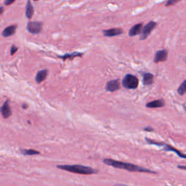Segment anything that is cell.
I'll list each match as a JSON object with an SVG mask.
<instances>
[{
  "mask_svg": "<svg viewBox=\"0 0 186 186\" xmlns=\"http://www.w3.org/2000/svg\"><path fill=\"white\" fill-rule=\"evenodd\" d=\"M103 162L105 165L112 166V167L119 169V170H127L128 172H141V173H151V174H156V172L151 170L148 168L142 167V166L136 165V164L129 163V162H124L117 161L112 159H108L105 158L103 160Z\"/></svg>",
  "mask_w": 186,
  "mask_h": 186,
  "instance_id": "obj_1",
  "label": "cell"
},
{
  "mask_svg": "<svg viewBox=\"0 0 186 186\" xmlns=\"http://www.w3.org/2000/svg\"><path fill=\"white\" fill-rule=\"evenodd\" d=\"M57 168L60 170L84 175L94 174L99 172V171L96 169L91 167V166L81 165V164H60V165H57Z\"/></svg>",
  "mask_w": 186,
  "mask_h": 186,
  "instance_id": "obj_2",
  "label": "cell"
},
{
  "mask_svg": "<svg viewBox=\"0 0 186 186\" xmlns=\"http://www.w3.org/2000/svg\"><path fill=\"white\" fill-rule=\"evenodd\" d=\"M145 140H146V141L147 142H148V144H150V145H154V146H159V147H161V148H163V150L164 151H172V152H174V153H176V155L178 157L182 158V159H186V154H185V153H182L180 151L177 150V148H174V147L171 146V145L166 144V143H165V142L154 141V140L148 139V138H147V137L145 138Z\"/></svg>",
  "mask_w": 186,
  "mask_h": 186,
  "instance_id": "obj_3",
  "label": "cell"
},
{
  "mask_svg": "<svg viewBox=\"0 0 186 186\" xmlns=\"http://www.w3.org/2000/svg\"><path fill=\"white\" fill-rule=\"evenodd\" d=\"M122 86L128 90H135L137 88L139 84V80L135 76L127 74L122 79Z\"/></svg>",
  "mask_w": 186,
  "mask_h": 186,
  "instance_id": "obj_4",
  "label": "cell"
},
{
  "mask_svg": "<svg viewBox=\"0 0 186 186\" xmlns=\"http://www.w3.org/2000/svg\"><path fill=\"white\" fill-rule=\"evenodd\" d=\"M157 23L154 21H150L142 28V33L140 34V40H145L148 38L153 29L156 27Z\"/></svg>",
  "mask_w": 186,
  "mask_h": 186,
  "instance_id": "obj_5",
  "label": "cell"
},
{
  "mask_svg": "<svg viewBox=\"0 0 186 186\" xmlns=\"http://www.w3.org/2000/svg\"><path fill=\"white\" fill-rule=\"evenodd\" d=\"M26 29L31 34H40L42 30V23L37 21H31L28 23Z\"/></svg>",
  "mask_w": 186,
  "mask_h": 186,
  "instance_id": "obj_6",
  "label": "cell"
},
{
  "mask_svg": "<svg viewBox=\"0 0 186 186\" xmlns=\"http://www.w3.org/2000/svg\"><path fill=\"white\" fill-rule=\"evenodd\" d=\"M168 57V51L166 49H161V50L157 51L155 54L153 61L155 63H159L160 62H164L167 60Z\"/></svg>",
  "mask_w": 186,
  "mask_h": 186,
  "instance_id": "obj_7",
  "label": "cell"
},
{
  "mask_svg": "<svg viewBox=\"0 0 186 186\" xmlns=\"http://www.w3.org/2000/svg\"><path fill=\"white\" fill-rule=\"evenodd\" d=\"M120 89V82L119 79L111 80L107 82L106 86H105V90L108 92H116Z\"/></svg>",
  "mask_w": 186,
  "mask_h": 186,
  "instance_id": "obj_8",
  "label": "cell"
},
{
  "mask_svg": "<svg viewBox=\"0 0 186 186\" xmlns=\"http://www.w3.org/2000/svg\"><path fill=\"white\" fill-rule=\"evenodd\" d=\"M0 112L4 119H8L12 115V110L10 106L9 100H6L5 103L0 108Z\"/></svg>",
  "mask_w": 186,
  "mask_h": 186,
  "instance_id": "obj_9",
  "label": "cell"
},
{
  "mask_svg": "<svg viewBox=\"0 0 186 186\" xmlns=\"http://www.w3.org/2000/svg\"><path fill=\"white\" fill-rule=\"evenodd\" d=\"M103 35L107 37H113V36H119L123 33V30L119 28H114V29H111L108 30H104L103 31Z\"/></svg>",
  "mask_w": 186,
  "mask_h": 186,
  "instance_id": "obj_10",
  "label": "cell"
},
{
  "mask_svg": "<svg viewBox=\"0 0 186 186\" xmlns=\"http://www.w3.org/2000/svg\"><path fill=\"white\" fill-rule=\"evenodd\" d=\"M142 28H143L142 23H137V24L133 26L129 31V36H135L141 34Z\"/></svg>",
  "mask_w": 186,
  "mask_h": 186,
  "instance_id": "obj_11",
  "label": "cell"
},
{
  "mask_svg": "<svg viewBox=\"0 0 186 186\" xmlns=\"http://www.w3.org/2000/svg\"><path fill=\"white\" fill-rule=\"evenodd\" d=\"M164 105H165V101L163 99H160V100H156L148 103L146 106L148 109H157V108L164 107Z\"/></svg>",
  "mask_w": 186,
  "mask_h": 186,
  "instance_id": "obj_12",
  "label": "cell"
},
{
  "mask_svg": "<svg viewBox=\"0 0 186 186\" xmlns=\"http://www.w3.org/2000/svg\"><path fill=\"white\" fill-rule=\"evenodd\" d=\"M17 29L16 25H12L6 28L2 32V36L4 37H8V36H11L15 34Z\"/></svg>",
  "mask_w": 186,
  "mask_h": 186,
  "instance_id": "obj_13",
  "label": "cell"
},
{
  "mask_svg": "<svg viewBox=\"0 0 186 186\" xmlns=\"http://www.w3.org/2000/svg\"><path fill=\"white\" fill-rule=\"evenodd\" d=\"M48 74V71L44 69V70H42L36 73V83L40 84L42 83L43 81H44L46 79L47 76Z\"/></svg>",
  "mask_w": 186,
  "mask_h": 186,
  "instance_id": "obj_14",
  "label": "cell"
},
{
  "mask_svg": "<svg viewBox=\"0 0 186 186\" xmlns=\"http://www.w3.org/2000/svg\"><path fill=\"white\" fill-rule=\"evenodd\" d=\"M34 10L30 0H28L26 6V16L27 18L31 19L34 16Z\"/></svg>",
  "mask_w": 186,
  "mask_h": 186,
  "instance_id": "obj_15",
  "label": "cell"
},
{
  "mask_svg": "<svg viewBox=\"0 0 186 186\" xmlns=\"http://www.w3.org/2000/svg\"><path fill=\"white\" fill-rule=\"evenodd\" d=\"M142 82L144 85L150 86L153 83V75L150 73H145L142 75Z\"/></svg>",
  "mask_w": 186,
  "mask_h": 186,
  "instance_id": "obj_16",
  "label": "cell"
},
{
  "mask_svg": "<svg viewBox=\"0 0 186 186\" xmlns=\"http://www.w3.org/2000/svg\"><path fill=\"white\" fill-rule=\"evenodd\" d=\"M83 55V53H78V52H73V53H66L63 55H60L58 56V58H62L63 60H66L67 59H70L72 60L73 58H74L76 57H81Z\"/></svg>",
  "mask_w": 186,
  "mask_h": 186,
  "instance_id": "obj_17",
  "label": "cell"
},
{
  "mask_svg": "<svg viewBox=\"0 0 186 186\" xmlns=\"http://www.w3.org/2000/svg\"><path fill=\"white\" fill-rule=\"evenodd\" d=\"M21 153L24 156H35L40 155V152L34 149H20Z\"/></svg>",
  "mask_w": 186,
  "mask_h": 186,
  "instance_id": "obj_18",
  "label": "cell"
},
{
  "mask_svg": "<svg viewBox=\"0 0 186 186\" xmlns=\"http://www.w3.org/2000/svg\"><path fill=\"white\" fill-rule=\"evenodd\" d=\"M177 93L180 96H183L186 93V79L184 80L179 86L177 89Z\"/></svg>",
  "mask_w": 186,
  "mask_h": 186,
  "instance_id": "obj_19",
  "label": "cell"
},
{
  "mask_svg": "<svg viewBox=\"0 0 186 186\" xmlns=\"http://www.w3.org/2000/svg\"><path fill=\"white\" fill-rule=\"evenodd\" d=\"M179 1H181V0H167V2L165 4V7H170V6L176 5Z\"/></svg>",
  "mask_w": 186,
  "mask_h": 186,
  "instance_id": "obj_20",
  "label": "cell"
},
{
  "mask_svg": "<svg viewBox=\"0 0 186 186\" xmlns=\"http://www.w3.org/2000/svg\"><path fill=\"white\" fill-rule=\"evenodd\" d=\"M18 48L16 46V45H12L11 47V50H10V55H13L14 54L16 53L17 51H18Z\"/></svg>",
  "mask_w": 186,
  "mask_h": 186,
  "instance_id": "obj_21",
  "label": "cell"
},
{
  "mask_svg": "<svg viewBox=\"0 0 186 186\" xmlns=\"http://www.w3.org/2000/svg\"><path fill=\"white\" fill-rule=\"evenodd\" d=\"M15 1H16V0H5V5H12V4Z\"/></svg>",
  "mask_w": 186,
  "mask_h": 186,
  "instance_id": "obj_22",
  "label": "cell"
},
{
  "mask_svg": "<svg viewBox=\"0 0 186 186\" xmlns=\"http://www.w3.org/2000/svg\"><path fill=\"white\" fill-rule=\"evenodd\" d=\"M146 132H153L154 130H153V129L152 128V127H145V128L143 129Z\"/></svg>",
  "mask_w": 186,
  "mask_h": 186,
  "instance_id": "obj_23",
  "label": "cell"
},
{
  "mask_svg": "<svg viewBox=\"0 0 186 186\" xmlns=\"http://www.w3.org/2000/svg\"><path fill=\"white\" fill-rule=\"evenodd\" d=\"M177 168L179 169V170L186 171V166L185 165H178L177 166Z\"/></svg>",
  "mask_w": 186,
  "mask_h": 186,
  "instance_id": "obj_24",
  "label": "cell"
},
{
  "mask_svg": "<svg viewBox=\"0 0 186 186\" xmlns=\"http://www.w3.org/2000/svg\"><path fill=\"white\" fill-rule=\"evenodd\" d=\"M4 12V7H0V15H2Z\"/></svg>",
  "mask_w": 186,
  "mask_h": 186,
  "instance_id": "obj_25",
  "label": "cell"
},
{
  "mask_svg": "<svg viewBox=\"0 0 186 186\" xmlns=\"http://www.w3.org/2000/svg\"><path fill=\"white\" fill-rule=\"evenodd\" d=\"M116 186H128V185H123V184H118V185H116Z\"/></svg>",
  "mask_w": 186,
  "mask_h": 186,
  "instance_id": "obj_26",
  "label": "cell"
},
{
  "mask_svg": "<svg viewBox=\"0 0 186 186\" xmlns=\"http://www.w3.org/2000/svg\"><path fill=\"white\" fill-rule=\"evenodd\" d=\"M23 109H27V105H26L25 104H24V105H23Z\"/></svg>",
  "mask_w": 186,
  "mask_h": 186,
  "instance_id": "obj_27",
  "label": "cell"
},
{
  "mask_svg": "<svg viewBox=\"0 0 186 186\" xmlns=\"http://www.w3.org/2000/svg\"><path fill=\"white\" fill-rule=\"evenodd\" d=\"M34 1H38V0H34Z\"/></svg>",
  "mask_w": 186,
  "mask_h": 186,
  "instance_id": "obj_28",
  "label": "cell"
},
{
  "mask_svg": "<svg viewBox=\"0 0 186 186\" xmlns=\"http://www.w3.org/2000/svg\"><path fill=\"white\" fill-rule=\"evenodd\" d=\"M185 63H186V60H185Z\"/></svg>",
  "mask_w": 186,
  "mask_h": 186,
  "instance_id": "obj_29",
  "label": "cell"
}]
</instances>
